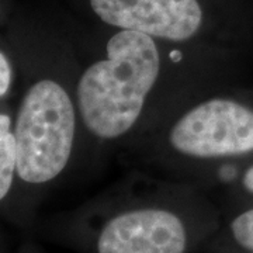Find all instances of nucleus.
Segmentation results:
<instances>
[{
  "label": "nucleus",
  "instance_id": "obj_1",
  "mask_svg": "<svg viewBox=\"0 0 253 253\" xmlns=\"http://www.w3.org/2000/svg\"><path fill=\"white\" fill-rule=\"evenodd\" d=\"M161 72L154 38L121 30L107 42V58L90 65L78 83V106L86 128L114 139L129 131Z\"/></svg>",
  "mask_w": 253,
  "mask_h": 253
},
{
  "label": "nucleus",
  "instance_id": "obj_2",
  "mask_svg": "<svg viewBox=\"0 0 253 253\" xmlns=\"http://www.w3.org/2000/svg\"><path fill=\"white\" fill-rule=\"evenodd\" d=\"M76 117L59 83L37 82L26 93L14 126L17 174L27 183H46L65 169L72 154Z\"/></svg>",
  "mask_w": 253,
  "mask_h": 253
},
{
  "label": "nucleus",
  "instance_id": "obj_3",
  "mask_svg": "<svg viewBox=\"0 0 253 253\" xmlns=\"http://www.w3.org/2000/svg\"><path fill=\"white\" fill-rule=\"evenodd\" d=\"M169 142L191 158L253 154V107L221 97L200 103L172 126Z\"/></svg>",
  "mask_w": 253,
  "mask_h": 253
},
{
  "label": "nucleus",
  "instance_id": "obj_4",
  "mask_svg": "<svg viewBox=\"0 0 253 253\" xmlns=\"http://www.w3.org/2000/svg\"><path fill=\"white\" fill-rule=\"evenodd\" d=\"M90 4L110 26L176 42L196 36L203 23L197 0H90Z\"/></svg>",
  "mask_w": 253,
  "mask_h": 253
},
{
  "label": "nucleus",
  "instance_id": "obj_5",
  "mask_svg": "<svg viewBox=\"0 0 253 253\" xmlns=\"http://www.w3.org/2000/svg\"><path fill=\"white\" fill-rule=\"evenodd\" d=\"M186 231L166 210L145 208L113 218L99 236V253H183Z\"/></svg>",
  "mask_w": 253,
  "mask_h": 253
},
{
  "label": "nucleus",
  "instance_id": "obj_6",
  "mask_svg": "<svg viewBox=\"0 0 253 253\" xmlns=\"http://www.w3.org/2000/svg\"><path fill=\"white\" fill-rule=\"evenodd\" d=\"M9 116L0 114V200L9 193L14 173H17L16 138L10 131Z\"/></svg>",
  "mask_w": 253,
  "mask_h": 253
},
{
  "label": "nucleus",
  "instance_id": "obj_7",
  "mask_svg": "<svg viewBox=\"0 0 253 253\" xmlns=\"http://www.w3.org/2000/svg\"><path fill=\"white\" fill-rule=\"evenodd\" d=\"M231 231L236 244L253 252V208L244 211L232 221Z\"/></svg>",
  "mask_w": 253,
  "mask_h": 253
},
{
  "label": "nucleus",
  "instance_id": "obj_8",
  "mask_svg": "<svg viewBox=\"0 0 253 253\" xmlns=\"http://www.w3.org/2000/svg\"><path fill=\"white\" fill-rule=\"evenodd\" d=\"M11 83V68L6 55L0 52V97L4 96Z\"/></svg>",
  "mask_w": 253,
  "mask_h": 253
},
{
  "label": "nucleus",
  "instance_id": "obj_9",
  "mask_svg": "<svg viewBox=\"0 0 253 253\" xmlns=\"http://www.w3.org/2000/svg\"><path fill=\"white\" fill-rule=\"evenodd\" d=\"M242 184H244L246 191H249L251 194H253V165L245 170L244 177H242Z\"/></svg>",
  "mask_w": 253,
  "mask_h": 253
},
{
  "label": "nucleus",
  "instance_id": "obj_10",
  "mask_svg": "<svg viewBox=\"0 0 253 253\" xmlns=\"http://www.w3.org/2000/svg\"><path fill=\"white\" fill-rule=\"evenodd\" d=\"M252 253H253V252H252Z\"/></svg>",
  "mask_w": 253,
  "mask_h": 253
}]
</instances>
